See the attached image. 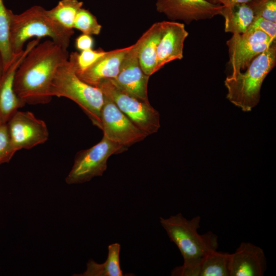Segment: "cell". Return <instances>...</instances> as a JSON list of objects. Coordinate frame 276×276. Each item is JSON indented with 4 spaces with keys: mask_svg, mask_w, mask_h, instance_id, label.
<instances>
[{
    "mask_svg": "<svg viewBox=\"0 0 276 276\" xmlns=\"http://www.w3.org/2000/svg\"><path fill=\"white\" fill-rule=\"evenodd\" d=\"M67 50L51 39L38 43L24 57L14 76V90L25 104H44L58 67L68 59Z\"/></svg>",
    "mask_w": 276,
    "mask_h": 276,
    "instance_id": "1",
    "label": "cell"
},
{
    "mask_svg": "<svg viewBox=\"0 0 276 276\" xmlns=\"http://www.w3.org/2000/svg\"><path fill=\"white\" fill-rule=\"evenodd\" d=\"M161 225L170 240L177 246L183 259L181 266L175 267L172 276H198L200 264L209 252L218 247L217 236L212 232L198 233L201 217L187 219L180 213L167 218H159Z\"/></svg>",
    "mask_w": 276,
    "mask_h": 276,
    "instance_id": "2",
    "label": "cell"
},
{
    "mask_svg": "<svg viewBox=\"0 0 276 276\" xmlns=\"http://www.w3.org/2000/svg\"><path fill=\"white\" fill-rule=\"evenodd\" d=\"M11 41L15 54L21 52L25 42L33 37H48L67 50L74 32L52 18L47 10L33 6L19 14L10 13Z\"/></svg>",
    "mask_w": 276,
    "mask_h": 276,
    "instance_id": "3",
    "label": "cell"
},
{
    "mask_svg": "<svg viewBox=\"0 0 276 276\" xmlns=\"http://www.w3.org/2000/svg\"><path fill=\"white\" fill-rule=\"evenodd\" d=\"M276 46L273 43L256 56L245 72L226 77L227 99L244 111H249L259 103L262 84L275 66Z\"/></svg>",
    "mask_w": 276,
    "mask_h": 276,
    "instance_id": "4",
    "label": "cell"
},
{
    "mask_svg": "<svg viewBox=\"0 0 276 276\" xmlns=\"http://www.w3.org/2000/svg\"><path fill=\"white\" fill-rule=\"evenodd\" d=\"M50 95L65 97L75 102L93 124L101 129L100 115L103 94L99 88L86 83L78 76L69 59L57 69L51 83Z\"/></svg>",
    "mask_w": 276,
    "mask_h": 276,
    "instance_id": "5",
    "label": "cell"
},
{
    "mask_svg": "<svg viewBox=\"0 0 276 276\" xmlns=\"http://www.w3.org/2000/svg\"><path fill=\"white\" fill-rule=\"evenodd\" d=\"M96 87L108 96L119 109L148 136L160 127L159 113L149 102L142 100L119 87L111 79L101 81Z\"/></svg>",
    "mask_w": 276,
    "mask_h": 276,
    "instance_id": "6",
    "label": "cell"
},
{
    "mask_svg": "<svg viewBox=\"0 0 276 276\" xmlns=\"http://www.w3.org/2000/svg\"><path fill=\"white\" fill-rule=\"evenodd\" d=\"M127 149L103 135L98 143L77 153L72 169L65 178L66 182L68 185L82 183L102 176L107 169L109 157Z\"/></svg>",
    "mask_w": 276,
    "mask_h": 276,
    "instance_id": "7",
    "label": "cell"
},
{
    "mask_svg": "<svg viewBox=\"0 0 276 276\" xmlns=\"http://www.w3.org/2000/svg\"><path fill=\"white\" fill-rule=\"evenodd\" d=\"M101 110V130L110 141L128 148L148 136L135 126L107 96Z\"/></svg>",
    "mask_w": 276,
    "mask_h": 276,
    "instance_id": "8",
    "label": "cell"
},
{
    "mask_svg": "<svg viewBox=\"0 0 276 276\" xmlns=\"http://www.w3.org/2000/svg\"><path fill=\"white\" fill-rule=\"evenodd\" d=\"M275 41L265 33L248 29L240 34H233L226 41L232 75L246 70L251 61Z\"/></svg>",
    "mask_w": 276,
    "mask_h": 276,
    "instance_id": "9",
    "label": "cell"
},
{
    "mask_svg": "<svg viewBox=\"0 0 276 276\" xmlns=\"http://www.w3.org/2000/svg\"><path fill=\"white\" fill-rule=\"evenodd\" d=\"M12 145L16 151L30 149L44 143L49 138L47 124L30 111L17 110L7 123Z\"/></svg>",
    "mask_w": 276,
    "mask_h": 276,
    "instance_id": "10",
    "label": "cell"
},
{
    "mask_svg": "<svg viewBox=\"0 0 276 276\" xmlns=\"http://www.w3.org/2000/svg\"><path fill=\"white\" fill-rule=\"evenodd\" d=\"M223 6L208 0H156V10L172 20L188 24L221 15Z\"/></svg>",
    "mask_w": 276,
    "mask_h": 276,
    "instance_id": "11",
    "label": "cell"
},
{
    "mask_svg": "<svg viewBox=\"0 0 276 276\" xmlns=\"http://www.w3.org/2000/svg\"><path fill=\"white\" fill-rule=\"evenodd\" d=\"M140 38L131 45L121 63L116 78L112 79L121 88L130 95L146 102L150 76L143 71L138 58Z\"/></svg>",
    "mask_w": 276,
    "mask_h": 276,
    "instance_id": "12",
    "label": "cell"
},
{
    "mask_svg": "<svg viewBox=\"0 0 276 276\" xmlns=\"http://www.w3.org/2000/svg\"><path fill=\"white\" fill-rule=\"evenodd\" d=\"M40 39L36 38L29 42L25 49L15 54L11 63L0 75V125L7 124L18 109L25 105L15 93L14 76L24 57L39 43Z\"/></svg>",
    "mask_w": 276,
    "mask_h": 276,
    "instance_id": "13",
    "label": "cell"
},
{
    "mask_svg": "<svg viewBox=\"0 0 276 276\" xmlns=\"http://www.w3.org/2000/svg\"><path fill=\"white\" fill-rule=\"evenodd\" d=\"M265 253L260 247L242 242L229 254V276H263L266 270Z\"/></svg>",
    "mask_w": 276,
    "mask_h": 276,
    "instance_id": "14",
    "label": "cell"
},
{
    "mask_svg": "<svg viewBox=\"0 0 276 276\" xmlns=\"http://www.w3.org/2000/svg\"><path fill=\"white\" fill-rule=\"evenodd\" d=\"M188 35L183 24L164 21L163 32L157 49L155 73L166 64L183 58L184 42Z\"/></svg>",
    "mask_w": 276,
    "mask_h": 276,
    "instance_id": "15",
    "label": "cell"
},
{
    "mask_svg": "<svg viewBox=\"0 0 276 276\" xmlns=\"http://www.w3.org/2000/svg\"><path fill=\"white\" fill-rule=\"evenodd\" d=\"M130 47L131 45L107 51L90 67L76 73L81 80L95 87L103 80L114 79L118 75L122 60Z\"/></svg>",
    "mask_w": 276,
    "mask_h": 276,
    "instance_id": "16",
    "label": "cell"
},
{
    "mask_svg": "<svg viewBox=\"0 0 276 276\" xmlns=\"http://www.w3.org/2000/svg\"><path fill=\"white\" fill-rule=\"evenodd\" d=\"M164 29V21L154 23L140 37L138 58L145 74L150 76L155 73L158 44Z\"/></svg>",
    "mask_w": 276,
    "mask_h": 276,
    "instance_id": "17",
    "label": "cell"
},
{
    "mask_svg": "<svg viewBox=\"0 0 276 276\" xmlns=\"http://www.w3.org/2000/svg\"><path fill=\"white\" fill-rule=\"evenodd\" d=\"M221 15L224 18V31L233 34L246 32L256 16L247 3L223 6Z\"/></svg>",
    "mask_w": 276,
    "mask_h": 276,
    "instance_id": "18",
    "label": "cell"
},
{
    "mask_svg": "<svg viewBox=\"0 0 276 276\" xmlns=\"http://www.w3.org/2000/svg\"><path fill=\"white\" fill-rule=\"evenodd\" d=\"M121 245L118 243L108 246L106 260L99 264L92 259L86 264V269L82 273L74 274L76 276H123L120 264Z\"/></svg>",
    "mask_w": 276,
    "mask_h": 276,
    "instance_id": "19",
    "label": "cell"
},
{
    "mask_svg": "<svg viewBox=\"0 0 276 276\" xmlns=\"http://www.w3.org/2000/svg\"><path fill=\"white\" fill-rule=\"evenodd\" d=\"M11 11L6 7L3 1L0 0V55L4 70L9 66L15 55L11 41Z\"/></svg>",
    "mask_w": 276,
    "mask_h": 276,
    "instance_id": "20",
    "label": "cell"
},
{
    "mask_svg": "<svg viewBox=\"0 0 276 276\" xmlns=\"http://www.w3.org/2000/svg\"><path fill=\"white\" fill-rule=\"evenodd\" d=\"M229 256L217 250L208 253L200 264L198 276H229Z\"/></svg>",
    "mask_w": 276,
    "mask_h": 276,
    "instance_id": "21",
    "label": "cell"
},
{
    "mask_svg": "<svg viewBox=\"0 0 276 276\" xmlns=\"http://www.w3.org/2000/svg\"><path fill=\"white\" fill-rule=\"evenodd\" d=\"M83 2L78 0H61L48 14L61 25L68 29H73L76 16L83 6Z\"/></svg>",
    "mask_w": 276,
    "mask_h": 276,
    "instance_id": "22",
    "label": "cell"
},
{
    "mask_svg": "<svg viewBox=\"0 0 276 276\" xmlns=\"http://www.w3.org/2000/svg\"><path fill=\"white\" fill-rule=\"evenodd\" d=\"M73 29L80 31L82 34L98 35L101 32L102 26L89 11L82 7L76 16Z\"/></svg>",
    "mask_w": 276,
    "mask_h": 276,
    "instance_id": "23",
    "label": "cell"
},
{
    "mask_svg": "<svg viewBox=\"0 0 276 276\" xmlns=\"http://www.w3.org/2000/svg\"><path fill=\"white\" fill-rule=\"evenodd\" d=\"M107 51L102 50H95L93 49L72 52L69 55L68 59L73 62L76 73L82 72L105 55Z\"/></svg>",
    "mask_w": 276,
    "mask_h": 276,
    "instance_id": "24",
    "label": "cell"
},
{
    "mask_svg": "<svg viewBox=\"0 0 276 276\" xmlns=\"http://www.w3.org/2000/svg\"><path fill=\"white\" fill-rule=\"evenodd\" d=\"M247 4L256 17L276 22V0H251Z\"/></svg>",
    "mask_w": 276,
    "mask_h": 276,
    "instance_id": "25",
    "label": "cell"
},
{
    "mask_svg": "<svg viewBox=\"0 0 276 276\" xmlns=\"http://www.w3.org/2000/svg\"><path fill=\"white\" fill-rule=\"evenodd\" d=\"M16 152L10 140L7 124L0 125V165L8 163Z\"/></svg>",
    "mask_w": 276,
    "mask_h": 276,
    "instance_id": "26",
    "label": "cell"
},
{
    "mask_svg": "<svg viewBox=\"0 0 276 276\" xmlns=\"http://www.w3.org/2000/svg\"><path fill=\"white\" fill-rule=\"evenodd\" d=\"M248 29L261 31L275 41L276 22H273L262 17H256Z\"/></svg>",
    "mask_w": 276,
    "mask_h": 276,
    "instance_id": "27",
    "label": "cell"
},
{
    "mask_svg": "<svg viewBox=\"0 0 276 276\" xmlns=\"http://www.w3.org/2000/svg\"><path fill=\"white\" fill-rule=\"evenodd\" d=\"M94 44V39L91 36L85 34L79 35L75 40V46L80 52L93 49Z\"/></svg>",
    "mask_w": 276,
    "mask_h": 276,
    "instance_id": "28",
    "label": "cell"
},
{
    "mask_svg": "<svg viewBox=\"0 0 276 276\" xmlns=\"http://www.w3.org/2000/svg\"><path fill=\"white\" fill-rule=\"evenodd\" d=\"M250 1L251 0H211V2L227 6L238 4L247 3Z\"/></svg>",
    "mask_w": 276,
    "mask_h": 276,
    "instance_id": "29",
    "label": "cell"
},
{
    "mask_svg": "<svg viewBox=\"0 0 276 276\" xmlns=\"http://www.w3.org/2000/svg\"><path fill=\"white\" fill-rule=\"evenodd\" d=\"M3 70H4L3 63L2 59L0 55V75L2 73Z\"/></svg>",
    "mask_w": 276,
    "mask_h": 276,
    "instance_id": "30",
    "label": "cell"
},
{
    "mask_svg": "<svg viewBox=\"0 0 276 276\" xmlns=\"http://www.w3.org/2000/svg\"><path fill=\"white\" fill-rule=\"evenodd\" d=\"M208 1H209L210 2H211V0H208Z\"/></svg>",
    "mask_w": 276,
    "mask_h": 276,
    "instance_id": "31",
    "label": "cell"
}]
</instances>
